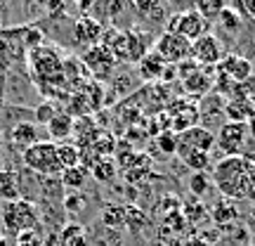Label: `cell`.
Segmentation results:
<instances>
[{
  "label": "cell",
  "mask_w": 255,
  "mask_h": 246,
  "mask_svg": "<svg viewBox=\"0 0 255 246\" xmlns=\"http://www.w3.org/2000/svg\"><path fill=\"white\" fill-rule=\"evenodd\" d=\"M213 183L227 199H246L255 192V164L248 156H222L213 168Z\"/></svg>",
  "instance_id": "6da1fadb"
},
{
  "label": "cell",
  "mask_w": 255,
  "mask_h": 246,
  "mask_svg": "<svg viewBox=\"0 0 255 246\" xmlns=\"http://www.w3.org/2000/svg\"><path fill=\"white\" fill-rule=\"evenodd\" d=\"M28 66L33 78L40 83V88L50 95H57L66 85L64 78V59L55 47L50 45H38L28 50Z\"/></svg>",
  "instance_id": "7a4b0ae2"
},
{
  "label": "cell",
  "mask_w": 255,
  "mask_h": 246,
  "mask_svg": "<svg viewBox=\"0 0 255 246\" xmlns=\"http://www.w3.org/2000/svg\"><path fill=\"white\" fill-rule=\"evenodd\" d=\"M149 33L144 31H121V33H111V38L102 36V45H107L111 50V55L116 57V62H128V64H139L142 57H146L154 45L149 40Z\"/></svg>",
  "instance_id": "3957f363"
},
{
  "label": "cell",
  "mask_w": 255,
  "mask_h": 246,
  "mask_svg": "<svg viewBox=\"0 0 255 246\" xmlns=\"http://www.w3.org/2000/svg\"><path fill=\"white\" fill-rule=\"evenodd\" d=\"M2 225L5 232L17 237L19 232H26V230H38L40 225V213L38 209L26 199H17V201H5L2 204Z\"/></svg>",
  "instance_id": "277c9868"
},
{
  "label": "cell",
  "mask_w": 255,
  "mask_h": 246,
  "mask_svg": "<svg viewBox=\"0 0 255 246\" xmlns=\"http://www.w3.org/2000/svg\"><path fill=\"white\" fill-rule=\"evenodd\" d=\"M175 73L182 78L184 92H189L191 97H206L215 88V69L199 66L194 59H187V62L177 64Z\"/></svg>",
  "instance_id": "5b68a950"
},
{
  "label": "cell",
  "mask_w": 255,
  "mask_h": 246,
  "mask_svg": "<svg viewBox=\"0 0 255 246\" xmlns=\"http://www.w3.org/2000/svg\"><path fill=\"white\" fill-rule=\"evenodd\" d=\"M24 164L28 171H33L38 175H59V161H57V145L52 140H40L33 147H28L21 152Z\"/></svg>",
  "instance_id": "8992f818"
},
{
  "label": "cell",
  "mask_w": 255,
  "mask_h": 246,
  "mask_svg": "<svg viewBox=\"0 0 255 246\" xmlns=\"http://www.w3.org/2000/svg\"><path fill=\"white\" fill-rule=\"evenodd\" d=\"M251 137V128L248 123H237V121H227L222 123L215 135V145L225 156H244L246 152V142Z\"/></svg>",
  "instance_id": "52a82bcc"
},
{
  "label": "cell",
  "mask_w": 255,
  "mask_h": 246,
  "mask_svg": "<svg viewBox=\"0 0 255 246\" xmlns=\"http://www.w3.org/2000/svg\"><path fill=\"white\" fill-rule=\"evenodd\" d=\"M154 52L161 57L165 64L177 66V64H182V62H187V59H191V43H189V40H184L182 36H177V33L163 31L161 36L156 38Z\"/></svg>",
  "instance_id": "ba28073f"
},
{
  "label": "cell",
  "mask_w": 255,
  "mask_h": 246,
  "mask_svg": "<svg viewBox=\"0 0 255 246\" xmlns=\"http://www.w3.org/2000/svg\"><path fill=\"white\" fill-rule=\"evenodd\" d=\"M165 31L177 33V36H182L184 40L194 43L196 38H201L203 33H208V21L201 17L196 9H184V12H177L175 17H170Z\"/></svg>",
  "instance_id": "9c48e42d"
},
{
  "label": "cell",
  "mask_w": 255,
  "mask_h": 246,
  "mask_svg": "<svg viewBox=\"0 0 255 246\" xmlns=\"http://www.w3.org/2000/svg\"><path fill=\"white\" fill-rule=\"evenodd\" d=\"M83 66H85V71L90 73L95 81H107V78H111V73L116 69V57L111 55L109 47L100 43V45L85 50Z\"/></svg>",
  "instance_id": "30bf717a"
},
{
  "label": "cell",
  "mask_w": 255,
  "mask_h": 246,
  "mask_svg": "<svg viewBox=\"0 0 255 246\" xmlns=\"http://www.w3.org/2000/svg\"><path fill=\"white\" fill-rule=\"evenodd\" d=\"M225 55H227V52H225V45H222L220 38L215 36V33H210V31L191 43V59L199 64V66L215 69Z\"/></svg>",
  "instance_id": "8fae6325"
},
{
  "label": "cell",
  "mask_w": 255,
  "mask_h": 246,
  "mask_svg": "<svg viewBox=\"0 0 255 246\" xmlns=\"http://www.w3.org/2000/svg\"><path fill=\"white\" fill-rule=\"evenodd\" d=\"M165 123H168V130L173 133H182L191 126H199V107L194 102H184V100H175L168 109H165Z\"/></svg>",
  "instance_id": "7c38bea8"
},
{
  "label": "cell",
  "mask_w": 255,
  "mask_h": 246,
  "mask_svg": "<svg viewBox=\"0 0 255 246\" xmlns=\"http://www.w3.org/2000/svg\"><path fill=\"white\" fill-rule=\"evenodd\" d=\"M213 147H215V133L206 126H191L177 135V152H208L210 154Z\"/></svg>",
  "instance_id": "4fadbf2b"
},
{
  "label": "cell",
  "mask_w": 255,
  "mask_h": 246,
  "mask_svg": "<svg viewBox=\"0 0 255 246\" xmlns=\"http://www.w3.org/2000/svg\"><path fill=\"white\" fill-rule=\"evenodd\" d=\"M215 73L222 76V78H227L229 83H239L248 81L251 76H253V62L244 55H225L220 59V64L215 66Z\"/></svg>",
  "instance_id": "5bb4252c"
},
{
  "label": "cell",
  "mask_w": 255,
  "mask_h": 246,
  "mask_svg": "<svg viewBox=\"0 0 255 246\" xmlns=\"http://www.w3.org/2000/svg\"><path fill=\"white\" fill-rule=\"evenodd\" d=\"M102 36H104V26H102L100 21H95L92 17H88V14H81V17L73 21V38L85 50L100 45Z\"/></svg>",
  "instance_id": "9a60e30c"
},
{
  "label": "cell",
  "mask_w": 255,
  "mask_h": 246,
  "mask_svg": "<svg viewBox=\"0 0 255 246\" xmlns=\"http://www.w3.org/2000/svg\"><path fill=\"white\" fill-rule=\"evenodd\" d=\"M126 2L128 0H90L88 17H92L95 21H100L102 26H104V24L114 21L126 9Z\"/></svg>",
  "instance_id": "2e32d148"
},
{
  "label": "cell",
  "mask_w": 255,
  "mask_h": 246,
  "mask_svg": "<svg viewBox=\"0 0 255 246\" xmlns=\"http://www.w3.org/2000/svg\"><path fill=\"white\" fill-rule=\"evenodd\" d=\"M165 69H168V64H165L161 57L156 55L154 50H151L146 57H142V59H139V64H137V73H139V78H142L144 83L163 81Z\"/></svg>",
  "instance_id": "e0dca14e"
},
{
  "label": "cell",
  "mask_w": 255,
  "mask_h": 246,
  "mask_svg": "<svg viewBox=\"0 0 255 246\" xmlns=\"http://www.w3.org/2000/svg\"><path fill=\"white\" fill-rule=\"evenodd\" d=\"M9 140H12V145L19 147V149L24 152L28 147H33L36 142H40V133H38L36 123L21 121V123H17V126L9 130Z\"/></svg>",
  "instance_id": "ac0fdd59"
},
{
  "label": "cell",
  "mask_w": 255,
  "mask_h": 246,
  "mask_svg": "<svg viewBox=\"0 0 255 246\" xmlns=\"http://www.w3.org/2000/svg\"><path fill=\"white\" fill-rule=\"evenodd\" d=\"M47 133L55 145L66 142V137L73 135V116H69L66 111H57V116L47 123Z\"/></svg>",
  "instance_id": "d6986e66"
},
{
  "label": "cell",
  "mask_w": 255,
  "mask_h": 246,
  "mask_svg": "<svg viewBox=\"0 0 255 246\" xmlns=\"http://www.w3.org/2000/svg\"><path fill=\"white\" fill-rule=\"evenodd\" d=\"M225 116L237 123H248L255 116V104L248 100H229L225 102Z\"/></svg>",
  "instance_id": "ffe728a7"
},
{
  "label": "cell",
  "mask_w": 255,
  "mask_h": 246,
  "mask_svg": "<svg viewBox=\"0 0 255 246\" xmlns=\"http://www.w3.org/2000/svg\"><path fill=\"white\" fill-rule=\"evenodd\" d=\"M57 242H59V246H90V235L85 232L83 225L69 223V225L57 235Z\"/></svg>",
  "instance_id": "44dd1931"
},
{
  "label": "cell",
  "mask_w": 255,
  "mask_h": 246,
  "mask_svg": "<svg viewBox=\"0 0 255 246\" xmlns=\"http://www.w3.org/2000/svg\"><path fill=\"white\" fill-rule=\"evenodd\" d=\"M102 225L107 230H114V232H123L126 230V206H119V204H107L102 209Z\"/></svg>",
  "instance_id": "7402d4cb"
},
{
  "label": "cell",
  "mask_w": 255,
  "mask_h": 246,
  "mask_svg": "<svg viewBox=\"0 0 255 246\" xmlns=\"http://www.w3.org/2000/svg\"><path fill=\"white\" fill-rule=\"evenodd\" d=\"M90 173L100 185H109V183L116 180V175H119V166H116L114 159L104 156V159H97V164L90 168Z\"/></svg>",
  "instance_id": "603a6c76"
},
{
  "label": "cell",
  "mask_w": 255,
  "mask_h": 246,
  "mask_svg": "<svg viewBox=\"0 0 255 246\" xmlns=\"http://www.w3.org/2000/svg\"><path fill=\"white\" fill-rule=\"evenodd\" d=\"M210 218L215 220V225H218V228L227 230V228H232V225L237 223L239 211L234 209L229 201H218V204H215V209L210 211Z\"/></svg>",
  "instance_id": "cb8c5ba5"
},
{
  "label": "cell",
  "mask_w": 255,
  "mask_h": 246,
  "mask_svg": "<svg viewBox=\"0 0 255 246\" xmlns=\"http://www.w3.org/2000/svg\"><path fill=\"white\" fill-rule=\"evenodd\" d=\"M19 197V178L14 171H0V201H17Z\"/></svg>",
  "instance_id": "d4e9b609"
},
{
  "label": "cell",
  "mask_w": 255,
  "mask_h": 246,
  "mask_svg": "<svg viewBox=\"0 0 255 246\" xmlns=\"http://www.w3.org/2000/svg\"><path fill=\"white\" fill-rule=\"evenodd\" d=\"M57 161H59L62 171L73 168V166H81V149L73 142H59L57 145Z\"/></svg>",
  "instance_id": "484cf974"
},
{
  "label": "cell",
  "mask_w": 255,
  "mask_h": 246,
  "mask_svg": "<svg viewBox=\"0 0 255 246\" xmlns=\"http://www.w3.org/2000/svg\"><path fill=\"white\" fill-rule=\"evenodd\" d=\"M59 180L69 192H81L85 180H88V171L83 166H73V168H66L59 173Z\"/></svg>",
  "instance_id": "4316f807"
},
{
  "label": "cell",
  "mask_w": 255,
  "mask_h": 246,
  "mask_svg": "<svg viewBox=\"0 0 255 246\" xmlns=\"http://www.w3.org/2000/svg\"><path fill=\"white\" fill-rule=\"evenodd\" d=\"M177 156L182 159V164L194 171V173H206L210 166V154L208 152H177Z\"/></svg>",
  "instance_id": "83f0119b"
},
{
  "label": "cell",
  "mask_w": 255,
  "mask_h": 246,
  "mask_svg": "<svg viewBox=\"0 0 255 246\" xmlns=\"http://www.w3.org/2000/svg\"><path fill=\"white\" fill-rule=\"evenodd\" d=\"M227 7V0H194V9L199 12L206 21H215L222 14V9Z\"/></svg>",
  "instance_id": "f1b7e54d"
},
{
  "label": "cell",
  "mask_w": 255,
  "mask_h": 246,
  "mask_svg": "<svg viewBox=\"0 0 255 246\" xmlns=\"http://www.w3.org/2000/svg\"><path fill=\"white\" fill-rule=\"evenodd\" d=\"M215 24H218V26L222 28V33H227V36L241 33V17H239L237 9H232V7L222 9V14L215 19Z\"/></svg>",
  "instance_id": "f546056e"
},
{
  "label": "cell",
  "mask_w": 255,
  "mask_h": 246,
  "mask_svg": "<svg viewBox=\"0 0 255 246\" xmlns=\"http://www.w3.org/2000/svg\"><path fill=\"white\" fill-rule=\"evenodd\" d=\"M149 225V218L142 209L137 206H126V230L128 232H142Z\"/></svg>",
  "instance_id": "4dcf8cb0"
},
{
  "label": "cell",
  "mask_w": 255,
  "mask_h": 246,
  "mask_svg": "<svg viewBox=\"0 0 255 246\" xmlns=\"http://www.w3.org/2000/svg\"><path fill=\"white\" fill-rule=\"evenodd\" d=\"M135 2V9L146 19H154V21H161L163 19V7H161V0H132Z\"/></svg>",
  "instance_id": "1f68e13d"
},
{
  "label": "cell",
  "mask_w": 255,
  "mask_h": 246,
  "mask_svg": "<svg viewBox=\"0 0 255 246\" xmlns=\"http://www.w3.org/2000/svg\"><path fill=\"white\" fill-rule=\"evenodd\" d=\"M156 147L163 152V154H175L177 152V133L173 130H161L156 135Z\"/></svg>",
  "instance_id": "d6a6232c"
},
{
  "label": "cell",
  "mask_w": 255,
  "mask_h": 246,
  "mask_svg": "<svg viewBox=\"0 0 255 246\" xmlns=\"http://www.w3.org/2000/svg\"><path fill=\"white\" fill-rule=\"evenodd\" d=\"M57 107L52 104V102H40L36 107V111H33V116H36V126H47L50 121L57 116Z\"/></svg>",
  "instance_id": "836d02e7"
},
{
  "label": "cell",
  "mask_w": 255,
  "mask_h": 246,
  "mask_svg": "<svg viewBox=\"0 0 255 246\" xmlns=\"http://www.w3.org/2000/svg\"><path fill=\"white\" fill-rule=\"evenodd\" d=\"M85 206H88V199H85L83 192H69L64 197V209L69 211V213H81Z\"/></svg>",
  "instance_id": "e575fe53"
},
{
  "label": "cell",
  "mask_w": 255,
  "mask_h": 246,
  "mask_svg": "<svg viewBox=\"0 0 255 246\" xmlns=\"http://www.w3.org/2000/svg\"><path fill=\"white\" fill-rule=\"evenodd\" d=\"M14 246H43V237L38 230H26L14 237Z\"/></svg>",
  "instance_id": "d590c367"
},
{
  "label": "cell",
  "mask_w": 255,
  "mask_h": 246,
  "mask_svg": "<svg viewBox=\"0 0 255 246\" xmlns=\"http://www.w3.org/2000/svg\"><path fill=\"white\" fill-rule=\"evenodd\" d=\"M208 185H210V180H208V175H206V173H191V178H189V190H191V194L203 197V194L208 192Z\"/></svg>",
  "instance_id": "8d00e7d4"
},
{
  "label": "cell",
  "mask_w": 255,
  "mask_h": 246,
  "mask_svg": "<svg viewBox=\"0 0 255 246\" xmlns=\"http://www.w3.org/2000/svg\"><path fill=\"white\" fill-rule=\"evenodd\" d=\"M182 216L187 220V225H196L201 218H206L208 213H206V206L203 204H189L187 209H182Z\"/></svg>",
  "instance_id": "74e56055"
},
{
  "label": "cell",
  "mask_w": 255,
  "mask_h": 246,
  "mask_svg": "<svg viewBox=\"0 0 255 246\" xmlns=\"http://www.w3.org/2000/svg\"><path fill=\"white\" fill-rule=\"evenodd\" d=\"M36 2L45 9L50 17H57V14L64 9V5H66V0H36Z\"/></svg>",
  "instance_id": "f35d334b"
},
{
  "label": "cell",
  "mask_w": 255,
  "mask_h": 246,
  "mask_svg": "<svg viewBox=\"0 0 255 246\" xmlns=\"http://www.w3.org/2000/svg\"><path fill=\"white\" fill-rule=\"evenodd\" d=\"M180 246H210V244L203 237H187Z\"/></svg>",
  "instance_id": "ab89813d"
},
{
  "label": "cell",
  "mask_w": 255,
  "mask_h": 246,
  "mask_svg": "<svg viewBox=\"0 0 255 246\" xmlns=\"http://www.w3.org/2000/svg\"><path fill=\"white\" fill-rule=\"evenodd\" d=\"M244 5H246V9L251 12V17L255 19V0H244Z\"/></svg>",
  "instance_id": "60d3db41"
},
{
  "label": "cell",
  "mask_w": 255,
  "mask_h": 246,
  "mask_svg": "<svg viewBox=\"0 0 255 246\" xmlns=\"http://www.w3.org/2000/svg\"><path fill=\"white\" fill-rule=\"evenodd\" d=\"M248 128H251V135L255 137V116H253V119H251V121H248Z\"/></svg>",
  "instance_id": "b9f144b4"
},
{
  "label": "cell",
  "mask_w": 255,
  "mask_h": 246,
  "mask_svg": "<svg viewBox=\"0 0 255 246\" xmlns=\"http://www.w3.org/2000/svg\"><path fill=\"white\" fill-rule=\"evenodd\" d=\"M0 246H7V239L2 237V235H0Z\"/></svg>",
  "instance_id": "7bdbcfd3"
},
{
  "label": "cell",
  "mask_w": 255,
  "mask_h": 246,
  "mask_svg": "<svg viewBox=\"0 0 255 246\" xmlns=\"http://www.w3.org/2000/svg\"><path fill=\"white\" fill-rule=\"evenodd\" d=\"M253 164H255V159H253Z\"/></svg>",
  "instance_id": "ee69618b"
}]
</instances>
